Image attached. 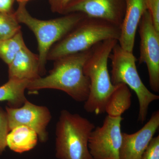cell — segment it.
Instances as JSON below:
<instances>
[{"instance_id":"cell-1","label":"cell","mask_w":159,"mask_h":159,"mask_svg":"<svg viewBox=\"0 0 159 159\" xmlns=\"http://www.w3.org/2000/svg\"><path fill=\"white\" fill-rule=\"evenodd\" d=\"M92 49L54 61L49 74L29 81L27 89L32 92L43 89L59 90L75 101L85 102L89 93L90 82L84 72V66Z\"/></svg>"},{"instance_id":"cell-2","label":"cell","mask_w":159,"mask_h":159,"mask_svg":"<svg viewBox=\"0 0 159 159\" xmlns=\"http://www.w3.org/2000/svg\"><path fill=\"white\" fill-rule=\"evenodd\" d=\"M118 43L116 39H110L97 44L84 63V72L89 80L90 90L84 108L89 113L98 115L105 112L107 102L115 88L109 73L108 60Z\"/></svg>"},{"instance_id":"cell-3","label":"cell","mask_w":159,"mask_h":159,"mask_svg":"<svg viewBox=\"0 0 159 159\" xmlns=\"http://www.w3.org/2000/svg\"><path fill=\"white\" fill-rule=\"evenodd\" d=\"M120 35L119 26L103 20L85 16L52 47L47 60L55 61L67 55L88 51L107 40L118 41Z\"/></svg>"},{"instance_id":"cell-4","label":"cell","mask_w":159,"mask_h":159,"mask_svg":"<svg viewBox=\"0 0 159 159\" xmlns=\"http://www.w3.org/2000/svg\"><path fill=\"white\" fill-rule=\"evenodd\" d=\"M15 15L20 24H24L34 33L38 45L40 75L45 72L48 54L52 47L74 29L85 17L81 13L64 15L49 20L38 19L29 13L26 2L19 3Z\"/></svg>"},{"instance_id":"cell-5","label":"cell","mask_w":159,"mask_h":159,"mask_svg":"<svg viewBox=\"0 0 159 159\" xmlns=\"http://www.w3.org/2000/svg\"><path fill=\"white\" fill-rule=\"evenodd\" d=\"M93 123L77 114L63 110L56 124L55 150L58 159H94L89 148Z\"/></svg>"},{"instance_id":"cell-6","label":"cell","mask_w":159,"mask_h":159,"mask_svg":"<svg viewBox=\"0 0 159 159\" xmlns=\"http://www.w3.org/2000/svg\"><path fill=\"white\" fill-rule=\"evenodd\" d=\"M111 61V79L113 85L123 84L136 94L139 102L138 121L146 120L149 106L159 96L151 92L142 82L137 70V59L133 52L124 50L117 44L110 55Z\"/></svg>"},{"instance_id":"cell-7","label":"cell","mask_w":159,"mask_h":159,"mask_svg":"<svg viewBox=\"0 0 159 159\" xmlns=\"http://www.w3.org/2000/svg\"><path fill=\"white\" fill-rule=\"evenodd\" d=\"M122 120V117L107 116L102 126L95 127L91 133L89 148L94 159H120Z\"/></svg>"},{"instance_id":"cell-8","label":"cell","mask_w":159,"mask_h":159,"mask_svg":"<svg viewBox=\"0 0 159 159\" xmlns=\"http://www.w3.org/2000/svg\"><path fill=\"white\" fill-rule=\"evenodd\" d=\"M138 28L140 37L139 63L146 64L151 89L159 93V31L155 28L148 10L142 16Z\"/></svg>"},{"instance_id":"cell-9","label":"cell","mask_w":159,"mask_h":159,"mask_svg":"<svg viewBox=\"0 0 159 159\" xmlns=\"http://www.w3.org/2000/svg\"><path fill=\"white\" fill-rule=\"evenodd\" d=\"M9 129L24 125L35 131L41 142L48 139L47 128L51 119V112L46 107L35 105L28 100L18 107H6Z\"/></svg>"},{"instance_id":"cell-10","label":"cell","mask_w":159,"mask_h":159,"mask_svg":"<svg viewBox=\"0 0 159 159\" xmlns=\"http://www.w3.org/2000/svg\"><path fill=\"white\" fill-rule=\"evenodd\" d=\"M125 10V0H72L63 14L81 13L120 27Z\"/></svg>"},{"instance_id":"cell-11","label":"cell","mask_w":159,"mask_h":159,"mask_svg":"<svg viewBox=\"0 0 159 159\" xmlns=\"http://www.w3.org/2000/svg\"><path fill=\"white\" fill-rule=\"evenodd\" d=\"M159 127V111L152 113L141 129L132 134L122 133L120 159H140Z\"/></svg>"},{"instance_id":"cell-12","label":"cell","mask_w":159,"mask_h":159,"mask_svg":"<svg viewBox=\"0 0 159 159\" xmlns=\"http://www.w3.org/2000/svg\"><path fill=\"white\" fill-rule=\"evenodd\" d=\"M125 14L118 42L124 50L133 52L137 29L142 16L147 10L146 0H125Z\"/></svg>"},{"instance_id":"cell-13","label":"cell","mask_w":159,"mask_h":159,"mask_svg":"<svg viewBox=\"0 0 159 159\" xmlns=\"http://www.w3.org/2000/svg\"><path fill=\"white\" fill-rule=\"evenodd\" d=\"M9 79L31 81L40 77L38 54L25 45L8 65Z\"/></svg>"},{"instance_id":"cell-14","label":"cell","mask_w":159,"mask_h":159,"mask_svg":"<svg viewBox=\"0 0 159 159\" xmlns=\"http://www.w3.org/2000/svg\"><path fill=\"white\" fill-rule=\"evenodd\" d=\"M39 138L35 131L24 125L12 129L6 138L7 147L16 153H22L33 149Z\"/></svg>"},{"instance_id":"cell-15","label":"cell","mask_w":159,"mask_h":159,"mask_svg":"<svg viewBox=\"0 0 159 159\" xmlns=\"http://www.w3.org/2000/svg\"><path fill=\"white\" fill-rule=\"evenodd\" d=\"M132 94L130 89L123 84L115 85L106 104L105 112L111 117H122L130 107Z\"/></svg>"},{"instance_id":"cell-16","label":"cell","mask_w":159,"mask_h":159,"mask_svg":"<svg viewBox=\"0 0 159 159\" xmlns=\"http://www.w3.org/2000/svg\"><path fill=\"white\" fill-rule=\"evenodd\" d=\"M29 81L9 79L6 83L0 86V102L7 101L11 107L21 106L27 100L25 93Z\"/></svg>"},{"instance_id":"cell-17","label":"cell","mask_w":159,"mask_h":159,"mask_svg":"<svg viewBox=\"0 0 159 159\" xmlns=\"http://www.w3.org/2000/svg\"><path fill=\"white\" fill-rule=\"evenodd\" d=\"M25 45L21 30L12 37L0 39V58L9 65L18 52Z\"/></svg>"},{"instance_id":"cell-18","label":"cell","mask_w":159,"mask_h":159,"mask_svg":"<svg viewBox=\"0 0 159 159\" xmlns=\"http://www.w3.org/2000/svg\"><path fill=\"white\" fill-rule=\"evenodd\" d=\"M20 30V23L14 12H0V39L12 37Z\"/></svg>"},{"instance_id":"cell-19","label":"cell","mask_w":159,"mask_h":159,"mask_svg":"<svg viewBox=\"0 0 159 159\" xmlns=\"http://www.w3.org/2000/svg\"><path fill=\"white\" fill-rule=\"evenodd\" d=\"M10 131L6 110L0 107V154L7 147L6 138Z\"/></svg>"},{"instance_id":"cell-20","label":"cell","mask_w":159,"mask_h":159,"mask_svg":"<svg viewBox=\"0 0 159 159\" xmlns=\"http://www.w3.org/2000/svg\"><path fill=\"white\" fill-rule=\"evenodd\" d=\"M140 159H159V135L153 137Z\"/></svg>"},{"instance_id":"cell-21","label":"cell","mask_w":159,"mask_h":159,"mask_svg":"<svg viewBox=\"0 0 159 159\" xmlns=\"http://www.w3.org/2000/svg\"><path fill=\"white\" fill-rule=\"evenodd\" d=\"M146 3L154 26L159 31V0H146Z\"/></svg>"},{"instance_id":"cell-22","label":"cell","mask_w":159,"mask_h":159,"mask_svg":"<svg viewBox=\"0 0 159 159\" xmlns=\"http://www.w3.org/2000/svg\"><path fill=\"white\" fill-rule=\"evenodd\" d=\"M72 0H49L51 10L60 14L63 13L66 8Z\"/></svg>"},{"instance_id":"cell-23","label":"cell","mask_w":159,"mask_h":159,"mask_svg":"<svg viewBox=\"0 0 159 159\" xmlns=\"http://www.w3.org/2000/svg\"><path fill=\"white\" fill-rule=\"evenodd\" d=\"M16 0H0V12L11 13L15 1Z\"/></svg>"},{"instance_id":"cell-24","label":"cell","mask_w":159,"mask_h":159,"mask_svg":"<svg viewBox=\"0 0 159 159\" xmlns=\"http://www.w3.org/2000/svg\"><path fill=\"white\" fill-rule=\"evenodd\" d=\"M19 3V2H27L29 0H16Z\"/></svg>"}]
</instances>
